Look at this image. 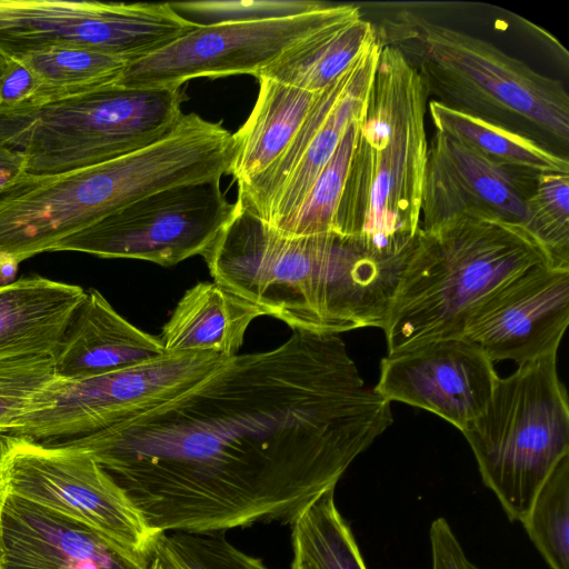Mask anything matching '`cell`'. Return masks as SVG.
<instances>
[{
    "instance_id": "obj_29",
    "label": "cell",
    "mask_w": 569,
    "mask_h": 569,
    "mask_svg": "<svg viewBox=\"0 0 569 569\" xmlns=\"http://www.w3.org/2000/svg\"><path fill=\"white\" fill-rule=\"evenodd\" d=\"M152 553L178 569H270L219 533H162Z\"/></svg>"
},
{
    "instance_id": "obj_39",
    "label": "cell",
    "mask_w": 569,
    "mask_h": 569,
    "mask_svg": "<svg viewBox=\"0 0 569 569\" xmlns=\"http://www.w3.org/2000/svg\"><path fill=\"white\" fill-rule=\"evenodd\" d=\"M0 457H1V445H0Z\"/></svg>"
},
{
    "instance_id": "obj_22",
    "label": "cell",
    "mask_w": 569,
    "mask_h": 569,
    "mask_svg": "<svg viewBox=\"0 0 569 569\" xmlns=\"http://www.w3.org/2000/svg\"><path fill=\"white\" fill-rule=\"evenodd\" d=\"M361 17L322 30L288 49L258 77L318 93L342 76L377 39Z\"/></svg>"
},
{
    "instance_id": "obj_14",
    "label": "cell",
    "mask_w": 569,
    "mask_h": 569,
    "mask_svg": "<svg viewBox=\"0 0 569 569\" xmlns=\"http://www.w3.org/2000/svg\"><path fill=\"white\" fill-rule=\"evenodd\" d=\"M498 378L478 347L447 337L387 355L373 388L390 402L428 410L461 431L486 408Z\"/></svg>"
},
{
    "instance_id": "obj_16",
    "label": "cell",
    "mask_w": 569,
    "mask_h": 569,
    "mask_svg": "<svg viewBox=\"0 0 569 569\" xmlns=\"http://www.w3.org/2000/svg\"><path fill=\"white\" fill-rule=\"evenodd\" d=\"M3 546V569H150L152 559L11 492Z\"/></svg>"
},
{
    "instance_id": "obj_7",
    "label": "cell",
    "mask_w": 569,
    "mask_h": 569,
    "mask_svg": "<svg viewBox=\"0 0 569 569\" xmlns=\"http://www.w3.org/2000/svg\"><path fill=\"white\" fill-rule=\"evenodd\" d=\"M482 482L521 522L547 477L569 455V406L557 353L498 378L482 412L462 430Z\"/></svg>"
},
{
    "instance_id": "obj_19",
    "label": "cell",
    "mask_w": 569,
    "mask_h": 569,
    "mask_svg": "<svg viewBox=\"0 0 569 569\" xmlns=\"http://www.w3.org/2000/svg\"><path fill=\"white\" fill-rule=\"evenodd\" d=\"M263 312L218 282H198L178 301L158 336L164 352L238 355L249 325Z\"/></svg>"
},
{
    "instance_id": "obj_10",
    "label": "cell",
    "mask_w": 569,
    "mask_h": 569,
    "mask_svg": "<svg viewBox=\"0 0 569 569\" xmlns=\"http://www.w3.org/2000/svg\"><path fill=\"white\" fill-rule=\"evenodd\" d=\"M10 492L89 527L130 550L151 553L154 536L87 450L23 437L0 438Z\"/></svg>"
},
{
    "instance_id": "obj_5",
    "label": "cell",
    "mask_w": 569,
    "mask_h": 569,
    "mask_svg": "<svg viewBox=\"0 0 569 569\" xmlns=\"http://www.w3.org/2000/svg\"><path fill=\"white\" fill-rule=\"evenodd\" d=\"M377 34L403 53L436 101L558 154L567 149L569 94L561 81L535 71L491 42L411 11L387 19Z\"/></svg>"
},
{
    "instance_id": "obj_27",
    "label": "cell",
    "mask_w": 569,
    "mask_h": 569,
    "mask_svg": "<svg viewBox=\"0 0 569 569\" xmlns=\"http://www.w3.org/2000/svg\"><path fill=\"white\" fill-rule=\"evenodd\" d=\"M523 227L541 246L551 266L569 268V174L537 176Z\"/></svg>"
},
{
    "instance_id": "obj_11",
    "label": "cell",
    "mask_w": 569,
    "mask_h": 569,
    "mask_svg": "<svg viewBox=\"0 0 569 569\" xmlns=\"http://www.w3.org/2000/svg\"><path fill=\"white\" fill-rule=\"evenodd\" d=\"M220 179L151 193L66 238L51 252L139 259L164 267L203 256L234 211V203L220 188Z\"/></svg>"
},
{
    "instance_id": "obj_33",
    "label": "cell",
    "mask_w": 569,
    "mask_h": 569,
    "mask_svg": "<svg viewBox=\"0 0 569 569\" xmlns=\"http://www.w3.org/2000/svg\"><path fill=\"white\" fill-rule=\"evenodd\" d=\"M37 76L20 60H8L0 77V108L29 101L40 89Z\"/></svg>"
},
{
    "instance_id": "obj_9",
    "label": "cell",
    "mask_w": 569,
    "mask_h": 569,
    "mask_svg": "<svg viewBox=\"0 0 569 569\" xmlns=\"http://www.w3.org/2000/svg\"><path fill=\"white\" fill-rule=\"evenodd\" d=\"M194 28L170 3L0 0V56L7 61L50 48H77L130 63Z\"/></svg>"
},
{
    "instance_id": "obj_26",
    "label": "cell",
    "mask_w": 569,
    "mask_h": 569,
    "mask_svg": "<svg viewBox=\"0 0 569 569\" xmlns=\"http://www.w3.org/2000/svg\"><path fill=\"white\" fill-rule=\"evenodd\" d=\"M521 523L550 569H569V455L543 481Z\"/></svg>"
},
{
    "instance_id": "obj_32",
    "label": "cell",
    "mask_w": 569,
    "mask_h": 569,
    "mask_svg": "<svg viewBox=\"0 0 569 569\" xmlns=\"http://www.w3.org/2000/svg\"><path fill=\"white\" fill-rule=\"evenodd\" d=\"M431 569H480L467 556L448 520L439 517L429 529Z\"/></svg>"
},
{
    "instance_id": "obj_18",
    "label": "cell",
    "mask_w": 569,
    "mask_h": 569,
    "mask_svg": "<svg viewBox=\"0 0 569 569\" xmlns=\"http://www.w3.org/2000/svg\"><path fill=\"white\" fill-rule=\"evenodd\" d=\"M84 295L80 286L38 274L0 286V361L54 357Z\"/></svg>"
},
{
    "instance_id": "obj_25",
    "label": "cell",
    "mask_w": 569,
    "mask_h": 569,
    "mask_svg": "<svg viewBox=\"0 0 569 569\" xmlns=\"http://www.w3.org/2000/svg\"><path fill=\"white\" fill-rule=\"evenodd\" d=\"M17 60L22 61L41 83L30 100L113 82L128 64L114 56L77 48H50Z\"/></svg>"
},
{
    "instance_id": "obj_31",
    "label": "cell",
    "mask_w": 569,
    "mask_h": 569,
    "mask_svg": "<svg viewBox=\"0 0 569 569\" xmlns=\"http://www.w3.org/2000/svg\"><path fill=\"white\" fill-rule=\"evenodd\" d=\"M54 376L51 356L0 361V438L12 432L36 396Z\"/></svg>"
},
{
    "instance_id": "obj_8",
    "label": "cell",
    "mask_w": 569,
    "mask_h": 569,
    "mask_svg": "<svg viewBox=\"0 0 569 569\" xmlns=\"http://www.w3.org/2000/svg\"><path fill=\"white\" fill-rule=\"evenodd\" d=\"M227 359L214 352H168L101 376H54L9 436L53 443L92 435L177 397Z\"/></svg>"
},
{
    "instance_id": "obj_13",
    "label": "cell",
    "mask_w": 569,
    "mask_h": 569,
    "mask_svg": "<svg viewBox=\"0 0 569 569\" xmlns=\"http://www.w3.org/2000/svg\"><path fill=\"white\" fill-rule=\"evenodd\" d=\"M569 323V268L547 262L513 276L466 318L458 337L518 366L557 353Z\"/></svg>"
},
{
    "instance_id": "obj_35",
    "label": "cell",
    "mask_w": 569,
    "mask_h": 569,
    "mask_svg": "<svg viewBox=\"0 0 569 569\" xmlns=\"http://www.w3.org/2000/svg\"><path fill=\"white\" fill-rule=\"evenodd\" d=\"M10 495L9 480L6 470L1 463L0 457V569L4 568V546H3V512L7 499Z\"/></svg>"
},
{
    "instance_id": "obj_4",
    "label": "cell",
    "mask_w": 569,
    "mask_h": 569,
    "mask_svg": "<svg viewBox=\"0 0 569 569\" xmlns=\"http://www.w3.org/2000/svg\"><path fill=\"white\" fill-rule=\"evenodd\" d=\"M542 262L546 252L526 228L500 218L467 212L419 228L382 328L388 355L458 337L486 297Z\"/></svg>"
},
{
    "instance_id": "obj_3",
    "label": "cell",
    "mask_w": 569,
    "mask_h": 569,
    "mask_svg": "<svg viewBox=\"0 0 569 569\" xmlns=\"http://www.w3.org/2000/svg\"><path fill=\"white\" fill-rule=\"evenodd\" d=\"M427 97L410 61L381 42L333 222V232L379 257L403 253L420 228Z\"/></svg>"
},
{
    "instance_id": "obj_37",
    "label": "cell",
    "mask_w": 569,
    "mask_h": 569,
    "mask_svg": "<svg viewBox=\"0 0 569 569\" xmlns=\"http://www.w3.org/2000/svg\"><path fill=\"white\" fill-rule=\"evenodd\" d=\"M150 569H178L152 553Z\"/></svg>"
},
{
    "instance_id": "obj_1",
    "label": "cell",
    "mask_w": 569,
    "mask_h": 569,
    "mask_svg": "<svg viewBox=\"0 0 569 569\" xmlns=\"http://www.w3.org/2000/svg\"><path fill=\"white\" fill-rule=\"evenodd\" d=\"M337 333L293 330L177 397L81 438L148 529L291 525L391 423Z\"/></svg>"
},
{
    "instance_id": "obj_30",
    "label": "cell",
    "mask_w": 569,
    "mask_h": 569,
    "mask_svg": "<svg viewBox=\"0 0 569 569\" xmlns=\"http://www.w3.org/2000/svg\"><path fill=\"white\" fill-rule=\"evenodd\" d=\"M170 4L180 17L197 27L290 18L328 6L310 0H206Z\"/></svg>"
},
{
    "instance_id": "obj_24",
    "label": "cell",
    "mask_w": 569,
    "mask_h": 569,
    "mask_svg": "<svg viewBox=\"0 0 569 569\" xmlns=\"http://www.w3.org/2000/svg\"><path fill=\"white\" fill-rule=\"evenodd\" d=\"M291 569H368L349 523L321 495L291 525Z\"/></svg>"
},
{
    "instance_id": "obj_15",
    "label": "cell",
    "mask_w": 569,
    "mask_h": 569,
    "mask_svg": "<svg viewBox=\"0 0 569 569\" xmlns=\"http://www.w3.org/2000/svg\"><path fill=\"white\" fill-rule=\"evenodd\" d=\"M537 173L496 166L436 131L428 142L420 228L477 212L525 226Z\"/></svg>"
},
{
    "instance_id": "obj_17",
    "label": "cell",
    "mask_w": 569,
    "mask_h": 569,
    "mask_svg": "<svg viewBox=\"0 0 569 569\" xmlns=\"http://www.w3.org/2000/svg\"><path fill=\"white\" fill-rule=\"evenodd\" d=\"M158 337L118 313L97 289L86 295L53 357L56 376L82 379L122 370L166 355Z\"/></svg>"
},
{
    "instance_id": "obj_38",
    "label": "cell",
    "mask_w": 569,
    "mask_h": 569,
    "mask_svg": "<svg viewBox=\"0 0 569 569\" xmlns=\"http://www.w3.org/2000/svg\"><path fill=\"white\" fill-rule=\"evenodd\" d=\"M7 60L0 56V77L6 68Z\"/></svg>"
},
{
    "instance_id": "obj_34",
    "label": "cell",
    "mask_w": 569,
    "mask_h": 569,
    "mask_svg": "<svg viewBox=\"0 0 569 569\" xmlns=\"http://www.w3.org/2000/svg\"><path fill=\"white\" fill-rule=\"evenodd\" d=\"M28 174L26 156L11 147L0 143V197Z\"/></svg>"
},
{
    "instance_id": "obj_36",
    "label": "cell",
    "mask_w": 569,
    "mask_h": 569,
    "mask_svg": "<svg viewBox=\"0 0 569 569\" xmlns=\"http://www.w3.org/2000/svg\"><path fill=\"white\" fill-rule=\"evenodd\" d=\"M19 261L11 254L0 251V286L16 280Z\"/></svg>"
},
{
    "instance_id": "obj_2",
    "label": "cell",
    "mask_w": 569,
    "mask_h": 569,
    "mask_svg": "<svg viewBox=\"0 0 569 569\" xmlns=\"http://www.w3.org/2000/svg\"><path fill=\"white\" fill-rule=\"evenodd\" d=\"M216 282L292 330L383 328L408 253L379 257L336 232L287 236L239 202L203 253Z\"/></svg>"
},
{
    "instance_id": "obj_20",
    "label": "cell",
    "mask_w": 569,
    "mask_h": 569,
    "mask_svg": "<svg viewBox=\"0 0 569 569\" xmlns=\"http://www.w3.org/2000/svg\"><path fill=\"white\" fill-rule=\"evenodd\" d=\"M256 104L232 133L236 154L229 174L237 182L256 177L289 148L312 109L318 93L259 77Z\"/></svg>"
},
{
    "instance_id": "obj_28",
    "label": "cell",
    "mask_w": 569,
    "mask_h": 569,
    "mask_svg": "<svg viewBox=\"0 0 569 569\" xmlns=\"http://www.w3.org/2000/svg\"><path fill=\"white\" fill-rule=\"evenodd\" d=\"M358 119L349 123L333 154L315 180L301 207L287 227L279 232L287 236L333 232L335 216L349 169Z\"/></svg>"
},
{
    "instance_id": "obj_21",
    "label": "cell",
    "mask_w": 569,
    "mask_h": 569,
    "mask_svg": "<svg viewBox=\"0 0 569 569\" xmlns=\"http://www.w3.org/2000/svg\"><path fill=\"white\" fill-rule=\"evenodd\" d=\"M381 42H371L353 62L349 81L329 116L272 203L266 222L282 231L295 217L315 180L330 160L349 123L359 118L373 78Z\"/></svg>"
},
{
    "instance_id": "obj_23",
    "label": "cell",
    "mask_w": 569,
    "mask_h": 569,
    "mask_svg": "<svg viewBox=\"0 0 569 569\" xmlns=\"http://www.w3.org/2000/svg\"><path fill=\"white\" fill-rule=\"evenodd\" d=\"M428 110L437 131L496 166L537 174H569L568 157L552 152L527 137L436 100L429 101Z\"/></svg>"
},
{
    "instance_id": "obj_6",
    "label": "cell",
    "mask_w": 569,
    "mask_h": 569,
    "mask_svg": "<svg viewBox=\"0 0 569 569\" xmlns=\"http://www.w3.org/2000/svg\"><path fill=\"white\" fill-rule=\"evenodd\" d=\"M180 88L113 82L0 108V143L21 151L28 174L104 162L166 136L182 117Z\"/></svg>"
},
{
    "instance_id": "obj_12",
    "label": "cell",
    "mask_w": 569,
    "mask_h": 569,
    "mask_svg": "<svg viewBox=\"0 0 569 569\" xmlns=\"http://www.w3.org/2000/svg\"><path fill=\"white\" fill-rule=\"evenodd\" d=\"M359 17L355 6L328 4L297 17L197 27L167 47L128 63L116 83L131 88H180L198 77L257 78L293 46Z\"/></svg>"
}]
</instances>
